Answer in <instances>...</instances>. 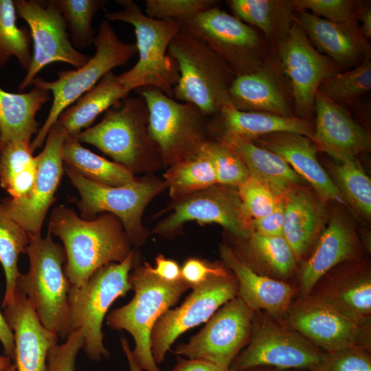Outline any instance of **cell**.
<instances>
[{
    "label": "cell",
    "mask_w": 371,
    "mask_h": 371,
    "mask_svg": "<svg viewBox=\"0 0 371 371\" xmlns=\"http://www.w3.org/2000/svg\"><path fill=\"white\" fill-rule=\"evenodd\" d=\"M192 289L181 305L166 311L152 330L150 350L157 365L164 361L172 344L181 334L207 322L238 294V284L232 272L227 276L211 275Z\"/></svg>",
    "instance_id": "obj_15"
},
{
    "label": "cell",
    "mask_w": 371,
    "mask_h": 371,
    "mask_svg": "<svg viewBox=\"0 0 371 371\" xmlns=\"http://www.w3.org/2000/svg\"><path fill=\"white\" fill-rule=\"evenodd\" d=\"M212 117L207 129L216 134L215 140L237 137L254 141L261 136L280 132L301 134L312 140L313 138V130L308 122L297 116L240 111L227 102Z\"/></svg>",
    "instance_id": "obj_28"
},
{
    "label": "cell",
    "mask_w": 371,
    "mask_h": 371,
    "mask_svg": "<svg viewBox=\"0 0 371 371\" xmlns=\"http://www.w3.org/2000/svg\"><path fill=\"white\" fill-rule=\"evenodd\" d=\"M61 155L64 164L98 183L121 186L136 180L131 171L91 152L74 137H65Z\"/></svg>",
    "instance_id": "obj_35"
},
{
    "label": "cell",
    "mask_w": 371,
    "mask_h": 371,
    "mask_svg": "<svg viewBox=\"0 0 371 371\" xmlns=\"http://www.w3.org/2000/svg\"><path fill=\"white\" fill-rule=\"evenodd\" d=\"M283 321L326 353L355 346L370 350V324L347 317L308 295L291 304Z\"/></svg>",
    "instance_id": "obj_17"
},
{
    "label": "cell",
    "mask_w": 371,
    "mask_h": 371,
    "mask_svg": "<svg viewBox=\"0 0 371 371\" xmlns=\"http://www.w3.org/2000/svg\"><path fill=\"white\" fill-rule=\"evenodd\" d=\"M135 262V253L131 250L123 261L97 269L82 286L70 287V332L82 331V349L91 359L100 361L110 357L103 342V320L112 304L133 289L129 275Z\"/></svg>",
    "instance_id": "obj_6"
},
{
    "label": "cell",
    "mask_w": 371,
    "mask_h": 371,
    "mask_svg": "<svg viewBox=\"0 0 371 371\" xmlns=\"http://www.w3.org/2000/svg\"><path fill=\"white\" fill-rule=\"evenodd\" d=\"M148 122L144 99L139 95L126 97L119 105L107 110L100 122L74 138L95 146L131 171L146 157L159 153L148 134Z\"/></svg>",
    "instance_id": "obj_8"
},
{
    "label": "cell",
    "mask_w": 371,
    "mask_h": 371,
    "mask_svg": "<svg viewBox=\"0 0 371 371\" xmlns=\"http://www.w3.org/2000/svg\"><path fill=\"white\" fill-rule=\"evenodd\" d=\"M0 341L3 347L5 356H8L12 360V361H14L15 355V346L13 333L1 312Z\"/></svg>",
    "instance_id": "obj_53"
},
{
    "label": "cell",
    "mask_w": 371,
    "mask_h": 371,
    "mask_svg": "<svg viewBox=\"0 0 371 371\" xmlns=\"http://www.w3.org/2000/svg\"><path fill=\"white\" fill-rule=\"evenodd\" d=\"M313 371H371L370 350L355 346L326 353Z\"/></svg>",
    "instance_id": "obj_47"
},
{
    "label": "cell",
    "mask_w": 371,
    "mask_h": 371,
    "mask_svg": "<svg viewBox=\"0 0 371 371\" xmlns=\"http://www.w3.org/2000/svg\"><path fill=\"white\" fill-rule=\"evenodd\" d=\"M134 296L126 304L106 316L113 330L129 333L135 342L132 354L143 371H161L150 350V335L157 319L179 300L190 286L183 280L171 282L150 273L145 266H135L129 275Z\"/></svg>",
    "instance_id": "obj_4"
},
{
    "label": "cell",
    "mask_w": 371,
    "mask_h": 371,
    "mask_svg": "<svg viewBox=\"0 0 371 371\" xmlns=\"http://www.w3.org/2000/svg\"><path fill=\"white\" fill-rule=\"evenodd\" d=\"M0 371H16V365L14 363H12L10 366L5 369L1 370Z\"/></svg>",
    "instance_id": "obj_58"
},
{
    "label": "cell",
    "mask_w": 371,
    "mask_h": 371,
    "mask_svg": "<svg viewBox=\"0 0 371 371\" xmlns=\"http://www.w3.org/2000/svg\"><path fill=\"white\" fill-rule=\"evenodd\" d=\"M371 89V62L366 57L358 65L324 79L317 93L339 104H353Z\"/></svg>",
    "instance_id": "obj_41"
},
{
    "label": "cell",
    "mask_w": 371,
    "mask_h": 371,
    "mask_svg": "<svg viewBox=\"0 0 371 371\" xmlns=\"http://www.w3.org/2000/svg\"><path fill=\"white\" fill-rule=\"evenodd\" d=\"M236 187L216 184L181 198L173 212L155 229L166 235L174 232L184 223L221 225L238 239L247 238L251 233L250 220L244 212Z\"/></svg>",
    "instance_id": "obj_19"
},
{
    "label": "cell",
    "mask_w": 371,
    "mask_h": 371,
    "mask_svg": "<svg viewBox=\"0 0 371 371\" xmlns=\"http://www.w3.org/2000/svg\"><path fill=\"white\" fill-rule=\"evenodd\" d=\"M48 233L63 243L64 271L74 287L82 286L99 268L123 261L131 251L120 221L109 213L85 220L60 204L51 213Z\"/></svg>",
    "instance_id": "obj_1"
},
{
    "label": "cell",
    "mask_w": 371,
    "mask_h": 371,
    "mask_svg": "<svg viewBox=\"0 0 371 371\" xmlns=\"http://www.w3.org/2000/svg\"><path fill=\"white\" fill-rule=\"evenodd\" d=\"M254 317L255 312L236 296L216 311L187 343L178 344L173 352L229 368L249 341Z\"/></svg>",
    "instance_id": "obj_14"
},
{
    "label": "cell",
    "mask_w": 371,
    "mask_h": 371,
    "mask_svg": "<svg viewBox=\"0 0 371 371\" xmlns=\"http://www.w3.org/2000/svg\"><path fill=\"white\" fill-rule=\"evenodd\" d=\"M13 0H0V71L15 57L21 67L27 71L32 58V36L27 26L18 27Z\"/></svg>",
    "instance_id": "obj_39"
},
{
    "label": "cell",
    "mask_w": 371,
    "mask_h": 371,
    "mask_svg": "<svg viewBox=\"0 0 371 371\" xmlns=\"http://www.w3.org/2000/svg\"><path fill=\"white\" fill-rule=\"evenodd\" d=\"M30 241L27 231L10 217L0 205V262L5 276V291L2 307L12 297L20 275L18 259L26 253Z\"/></svg>",
    "instance_id": "obj_38"
},
{
    "label": "cell",
    "mask_w": 371,
    "mask_h": 371,
    "mask_svg": "<svg viewBox=\"0 0 371 371\" xmlns=\"http://www.w3.org/2000/svg\"><path fill=\"white\" fill-rule=\"evenodd\" d=\"M12 363V360L8 356H0V370L5 369Z\"/></svg>",
    "instance_id": "obj_57"
},
{
    "label": "cell",
    "mask_w": 371,
    "mask_h": 371,
    "mask_svg": "<svg viewBox=\"0 0 371 371\" xmlns=\"http://www.w3.org/2000/svg\"><path fill=\"white\" fill-rule=\"evenodd\" d=\"M320 234L313 252L302 268L298 289L301 297L308 295L329 271L353 260L358 254L359 241L355 229L341 212L333 213Z\"/></svg>",
    "instance_id": "obj_27"
},
{
    "label": "cell",
    "mask_w": 371,
    "mask_h": 371,
    "mask_svg": "<svg viewBox=\"0 0 371 371\" xmlns=\"http://www.w3.org/2000/svg\"><path fill=\"white\" fill-rule=\"evenodd\" d=\"M170 371H230L229 368L201 360L177 357V363Z\"/></svg>",
    "instance_id": "obj_52"
},
{
    "label": "cell",
    "mask_w": 371,
    "mask_h": 371,
    "mask_svg": "<svg viewBox=\"0 0 371 371\" xmlns=\"http://www.w3.org/2000/svg\"><path fill=\"white\" fill-rule=\"evenodd\" d=\"M296 19L313 47L340 68L358 65L370 56V45L359 31L357 19L335 23L307 12H298Z\"/></svg>",
    "instance_id": "obj_26"
},
{
    "label": "cell",
    "mask_w": 371,
    "mask_h": 371,
    "mask_svg": "<svg viewBox=\"0 0 371 371\" xmlns=\"http://www.w3.org/2000/svg\"><path fill=\"white\" fill-rule=\"evenodd\" d=\"M284 199L271 214L249 222L251 232L265 236H283L284 225Z\"/></svg>",
    "instance_id": "obj_50"
},
{
    "label": "cell",
    "mask_w": 371,
    "mask_h": 371,
    "mask_svg": "<svg viewBox=\"0 0 371 371\" xmlns=\"http://www.w3.org/2000/svg\"><path fill=\"white\" fill-rule=\"evenodd\" d=\"M316 113L313 141L332 158L355 157L370 151L369 133L350 115L343 105L320 94L315 95Z\"/></svg>",
    "instance_id": "obj_23"
},
{
    "label": "cell",
    "mask_w": 371,
    "mask_h": 371,
    "mask_svg": "<svg viewBox=\"0 0 371 371\" xmlns=\"http://www.w3.org/2000/svg\"><path fill=\"white\" fill-rule=\"evenodd\" d=\"M170 195L181 198L217 184L214 166L201 150L195 156L172 164L164 175Z\"/></svg>",
    "instance_id": "obj_37"
},
{
    "label": "cell",
    "mask_w": 371,
    "mask_h": 371,
    "mask_svg": "<svg viewBox=\"0 0 371 371\" xmlns=\"http://www.w3.org/2000/svg\"><path fill=\"white\" fill-rule=\"evenodd\" d=\"M358 18L361 25L359 31L362 36L368 41L371 38V8L370 7H357L356 19Z\"/></svg>",
    "instance_id": "obj_54"
},
{
    "label": "cell",
    "mask_w": 371,
    "mask_h": 371,
    "mask_svg": "<svg viewBox=\"0 0 371 371\" xmlns=\"http://www.w3.org/2000/svg\"><path fill=\"white\" fill-rule=\"evenodd\" d=\"M71 34L75 47L87 48L94 43L92 21L105 3L103 0H54Z\"/></svg>",
    "instance_id": "obj_42"
},
{
    "label": "cell",
    "mask_w": 371,
    "mask_h": 371,
    "mask_svg": "<svg viewBox=\"0 0 371 371\" xmlns=\"http://www.w3.org/2000/svg\"><path fill=\"white\" fill-rule=\"evenodd\" d=\"M181 278L190 289L203 283L210 276H227L231 272L223 265L212 264L198 258L187 260L181 268Z\"/></svg>",
    "instance_id": "obj_49"
},
{
    "label": "cell",
    "mask_w": 371,
    "mask_h": 371,
    "mask_svg": "<svg viewBox=\"0 0 371 371\" xmlns=\"http://www.w3.org/2000/svg\"><path fill=\"white\" fill-rule=\"evenodd\" d=\"M31 142L14 141L0 145V186L13 199L27 197L37 171Z\"/></svg>",
    "instance_id": "obj_36"
},
{
    "label": "cell",
    "mask_w": 371,
    "mask_h": 371,
    "mask_svg": "<svg viewBox=\"0 0 371 371\" xmlns=\"http://www.w3.org/2000/svg\"><path fill=\"white\" fill-rule=\"evenodd\" d=\"M130 92L119 81L117 76L110 71L67 107L54 125L66 137H74L92 125L102 113L119 105Z\"/></svg>",
    "instance_id": "obj_31"
},
{
    "label": "cell",
    "mask_w": 371,
    "mask_h": 371,
    "mask_svg": "<svg viewBox=\"0 0 371 371\" xmlns=\"http://www.w3.org/2000/svg\"><path fill=\"white\" fill-rule=\"evenodd\" d=\"M223 265L235 277L238 296L253 311H265L282 323L292 304L296 289L285 281L276 280L252 270L226 245L220 246Z\"/></svg>",
    "instance_id": "obj_22"
},
{
    "label": "cell",
    "mask_w": 371,
    "mask_h": 371,
    "mask_svg": "<svg viewBox=\"0 0 371 371\" xmlns=\"http://www.w3.org/2000/svg\"><path fill=\"white\" fill-rule=\"evenodd\" d=\"M201 150L214 166L218 184L238 188L249 177L248 168L243 161L225 144L208 140Z\"/></svg>",
    "instance_id": "obj_43"
},
{
    "label": "cell",
    "mask_w": 371,
    "mask_h": 371,
    "mask_svg": "<svg viewBox=\"0 0 371 371\" xmlns=\"http://www.w3.org/2000/svg\"><path fill=\"white\" fill-rule=\"evenodd\" d=\"M237 188L243 208L249 219L271 214L283 200L250 177Z\"/></svg>",
    "instance_id": "obj_45"
},
{
    "label": "cell",
    "mask_w": 371,
    "mask_h": 371,
    "mask_svg": "<svg viewBox=\"0 0 371 371\" xmlns=\"http://www.w3.org/2000/svg\"><path fill=\"white\" fill-rule=\"evenodd\" d=\"M122 9L107 12L105 20L131 24L136 37L139 54L137 63L117 76L119 81L130 91L144 87H153L173 98L179 80L178 66L168 55V49L174 36L181 30L175 19H155L148 16L132 0H120Z\"/></svg>",
    "instance_id": "obj_2"
},
{
    "label": "cell",
    "mask_w": 371,
    "mask_h": 371,
    "mask_svg": "<svg viewBox=\"0 0 371 371\" xmlns=\"http://www.w3.org/2000/svg\"><path fill=\"white\" fill-rule=\"evenodd\" d=\"M26 249L28 271L20 273L16 286L32 303L41 323L62 339L70 333L69 291L71 284L64 271L63 246L47 233L45 237L30 236Z\"/></svg>",
    "instance_id": "obj_5"
},
{
    "label": "cell",
    "mask_w": 371,
    "mask_h": 371,
    "mask_svg": "<svg viewBox=\"0 0 371 371\" xmlns=\"http://www.w3.org/2000/svg\"><path fill=\"white\" fill-rule=\"evenodd\" d=\"M49 99V91L37 85L19 93L0 87V145L20 140L32 142L39 131L36 115Z\"/></svg>",
    "instance_id": "obj_32"
},
{
    "label": "cell",
    "mask_w": 371,
    "mask_h": 371,
    "mask_svg": "<svg viewBox=\"0 0 371 371\" xmlns=\"http://www.w3.org/2000/svg\"><path fill=\"white\" fill-rule=\"evenodd\" d=\"M83 344L82 331H71L63 344H57L49 350L47 371H75L76 357Z\"/></svg>",
    "instance_id": "obj_48"
},
{
    "label": "cell",
    "mask_w": 371,
    "mask_h": 371,
    "mask_svg": "<svg viewBox=\"0 0 371 371\" xmlns=\"http://www.w3.org/2000/svg\"><path fill=\"white\" fill-rule=\"evenodd\" d=\"M233 15L259 30L274 49L287 36L296 16L292 0H229Z\"/></svg>",
    "instance_id": "obj_34"
},
{
    "label": "cell",
    "mask_w": 371,
    "mask_h": 371,
    "mask_svg": "<svg viewBox=\"0 0 371 371\" xmlns=\"http://www.w3.org/2000/svg\"><path fill=\"white\" fill-rule=\"evenodd\" d=\"M239 240L238 251H234L254 271L282 281L294 273L297 260L282 236L251 232L247 238Z\"/></svg>",
    "instance_id": "obj_33"
},
{
    "label": "cell",
    "mask_w": 371,
    "mask_h": 371,
    "mask_svg": "<svg viewBox=\"0 0 371 371\" xmlns=\"http://www.w3.org/2000/svg\"><path fill=\"white\" fill-rule=\"evenodd\" d=\"M251 142L282 157L311 185L323 201L344 203L338 187L317 159V146L309 137L295 133L280 132L261 136Z\"/></svg>",
    "instance_id": "obj_25"
},
{
    "label": "cell",
    "mask_w": 371,
    "mask_h": 371,
    "mask_svg": "<svg viewBox=\"0 0 371 371\" xmlns=\"http://www.w3.org/2000/svg\"><path fill=\"white\" fill-rule=\"evenodd\" d=\"M16 15L30 29L33 43L30 66L18 85L20 91L32 85L45 66L63 62L76 69L90 58L74 46L67 32V23L54 0H13Z\"/></svg>",
    "instance_id": "obj_13"
},
{
    "label": "cell",
    "mask_w": 371,
    "mask_h": 371,
    "mask_svg": "<svg viewBox=\"0 0 371 371\" xmlns=\"http://www.w3.org/2000/svg\"><path fill=\"white\" fill-rule=\"evenodd\" d=\"M337 162L333 171L335 183L341 194L366 218L371 215V181L355 157L342 156L334 159Z\"/></svg>",
    "instance_id": "obj_40"
},
{
    "label": "cell",
    "mask_w": 371,
    "mask_h": 371,
    "mask_svg": "<svg viewBox=\"0 0 371 371\" xmlns=\"http://www.w3.org/2000/svg\"><path fill=\"white\" fill-rule=\"evenodd\" d=\"M120 341L128 362L129 371H143L134 359L127 339L125 337H120Z\"/></svg>",
    "instance_id": "obj_55"
},
{
    "label": "cell",
    "mask_w": 371,
    "mask_h": 371,
    "mask_svg": "<svg viewBox=\"0 0 371 371\" xmlns=\"http://www.w3.org/2000/svg\"><path fill=\"white\" fill-rule=\"evenodd\" d=\"M3 315L14 336L16 371H47L48 352L59 337L41 323L27 295L16 286Z\"/></svg>",
    "instance_id": "obj_21"
},
{
    "label": "cell",
    "mask_w": 371,
    "mask_h": 371,
    "mask_svg": "<svg viewBox=\"0 0 371 371\" xmlns=\"http://www.w3.org/2000/svg\"><path fill=\"white\" fill-rule=\"evenodd\" d=\"M228 98L229 102L240 111L295 116L290 86L274 49L258 69L236 76Z\"/></svg>",
    "instance_id": "obj_20"
},
{
    "label": "cell",
    "mask_w": 371,
    "mask_h": 371,
    "mask_svg": "<svg viewBox=\"0 0 371 371\" xmlns=\"http://www.w3.org/2000/svg\"><path fill=\"white\" fill-rule=\"evenodd\" d=\"M216 141L232 148L247 167L249 177L282 199L302 183V179L282 157L251 141L237 137Z\"/></svg>",
    "instance_id": "obj_30"
},
{
    "label": "cell",
    "mask_w": 371,
    "mask_h": 371,
    "mask_svg": "<svg viewBox=\"0 0 371 371\" xmlns=\"http://www.w3.org/2000/svg\"><path fill=\"white\" fill-rule=\"evenodd\" d=\"M326 352L280 322L256 314L251 335L246 347L232 363L230 371L258 367L314 370Z\"/></svg>",
    "instance_id": "obj_12"
},
{
    "label": "cell",
    "mask_w": 371,
    "mask_h": 371,
    "mask_svg": "<svg viewBox=\"0 0 371 371\" xmlns=\"http://www.w3.org/2000/svg\"><path fill=\"white\" fill-rule=\"evenodd\" d=\"M284 201L283 237L299 261L320 234L326 211L317 195L300 186L292 190Z\"/></svg>",
    "instance_id": "obj_29"
},
{
    "label": "cell",
    "mask_w": 371,
    "mask_h": 371,
    "mask_svg": "<svg viewBox=\"0 0 371 371\" xmlns=\"http://www.w3.org/2000/svg\"><path fill=\"white\" fill-rule=\"evenodd\" d=\"M179 23L181 28L205 42L236 76L258 69L273 50L257 29L218 7Z\"/></svg>",
    "instance_id": "obj_10"
},
{
    "label": "cell",
    "mask_w": 371,
    "mask_h": 371,
    "mask_svg": "<svg viewBox=\"0 0 371 371\" xmlns=\"http://www.w3.org/2000/svg\"><path fill=\"white\" fill-rule=\"evenodd\" d=\"M64 172L79 193L76 203L82 218L91 220L100 212L111 214L120 221L131 245L142 244V216L148 203L162 190V183L136 179L111 186L91 181L65 164Z\"/></svg>",
    "instance_id": "obj_11"
},
{
    "label": "cell",
    "mask_w": 371,
    "mask_h": 371,
    "mask_svg": "<svg viewBox=\"0 0 371 371\" xmlns=\"http://www.w3.org/2000/svg\"><path fill=\"white\" fill-rule=\"evenodd\" d=\"M274 51L290 86L295 115L308 116L321 82L340 72L341 68L313 47L296 19Z\"/></svg>",
    "instance_id": "obj_16"
},
{
    "label": "cell",
    "mask_w": 371,
    "mask_h": 371,
    "mask_svg": "<svg viewBox=\"0 0 371 371\" xmlns=\"http://www.w3.org/2000/svg\"><path fill=\"white\" fill-rule=\"evenodd\" d=\"M144 265L150 273L165 281L174 282L182 279L181 268L178 263L166 258L163 255L157 256L154 267L148 262H144Z\"/></svg>",
    "instance_id": "obj_51"
},
{
    "label": "cell",
    "mask_w": 371,
    "mask_h": 371,
    "mask_svg": "<svg viewBox=\"0 0 371 371\" xmlns=\"http://www.w3.org/2000/svg\"><path fill=\"white\" fill-rule=\"evenodd\" d=\"M148 106V131L163 160L169 164L196 155L208 141L205 115L195 105L170 98L153 87L135 90Z\"/></svg>",
    "instance_id": "obj_9"
},
{
    "label": "cell",
    "mask_w": 371,
    "mask_h": 371,
    "mask_svg": "<svg viewBox=\"0 0 371 371\" xmlns=\"http://www.w3.org/2000/svg\"><path fill=\"white\" fill-rule=\"evenodd\" d=\"M168 54L176 62L179 78L173 98L195 105L213 116L229 102L228 91L236 75L205 42L181 28Z\"/></svg>",
    "instance_id": "obj_3"
},
{
    "label": "cell",
    "mask_w": 371,
    "mask_h": 371,
    "mask_svg": "<svg viewBox=\"0 0 371 371\" xmlns=\"http://www.w3.org/2000/svg\"><path fill=\"white\" fill-rule=\"evenodd\" d=\"M65 134L56 126L49 131L43 150L37 155L36 179L25 198H3L0 205L5 213L24 228L30 236H41L47 213L55 201V194L64 172L61 150Z\"/></svg>",
    "instance_id": "obj_18"
},
{
    "label": "cell",
    "mask_w": 371,
    "mask_h": 371,
    "mask_svg": "<svg viewBox=\"0 0 371 371\" xmlns=\"http://www.w3.org/2000/svg\"><path fill=\"white\" fill-rule=\"evenodd\" d=\"M216 0H146L145 14L153 19L182 22L203 11L218 7Z\"/></svg>",
    "instance_id": "obj_44"
},
{
    "label": "cell",
    "mask_w": 371,
    "mask_h": 371,
    "mask_svg": "<svg viewBox=\"0 0 371 371\" xmlns=\"http://www.w3.org/2000/svg\"><path fill=\"white\" fill-rule=\"evenodd\" d=\"M93 44L94 55L80 67L59 71L57 79L53 81L39 77L34 80L32 85L52 93L53 102L45 122L31 142L33 152L43 146L51 128L67 107L93 87L104 75L126 65L137 53L135 44L122 41L105 19L100 23Z\"/></svg>",
    "instance_id": "obj_7"
},
{
    "label": "cell",
    "mask_w": 371,
    "mask_h": 371,
    "mask_svg": "<svg viewBox=\"0 0 371 371\" xmlns=\"http://www.w3.org/2000/svg\"><path fill=\"white\" fill-rule=\"evenodd\" d=\"M295 12L311 11L325 19L345 23L356 20L357 1L351 0H292Z\"/></svg>",
    "instance_id": "obj_46"
},
{
    "label": "cell",
    "mask_w": 371,
    "mask_h": 371,
    "mask_svg": "<svg viewBox=\"0 0 371 371\" xmlns=\"http://www.w3.org/2000/svg\"><path fill=\"white\" fill-rule=\"evenodd\" d=\"M308 295L347 317L370 324L371 273L366 267L357 265L326 273Z\"/></svg>",
    "instance_id": "obj_24"
},
{
    "label": "cell",
    "mask_w": 371,
    "mask_h": 371,
    "mask_svg": "<svg viewBox=\"0 0 371 371\" xmlns=\"http://www.w3.org/2000/svg\"><path fill=\"white\" fill-rule=\"evenodd\" d=\"M245 371H309V370L279 369V368H270V367H258V368H251Z\"/></svg>",
    "instance_id": "obj_56"
}]
</instances>
